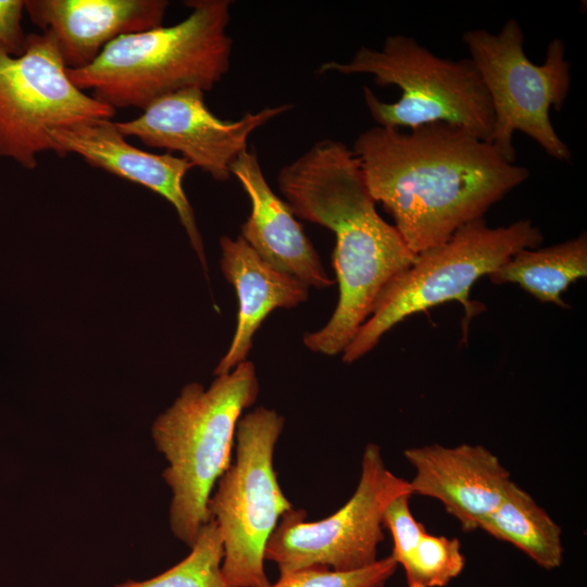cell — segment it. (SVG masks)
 <instances>
[{
  "instance_id": "cell-1",
  "label": "cell",
  "mask_w": 587,
  "mask_h": 587,
  "mask_svg": "<svg viewBox=\"0 0 587 587\" xmlns=\"http://www.w3.org/2000/svg\"><path fill=\"white\" fill-rule=\"evenodd\" d=\"M352 152L372 198L416 255L483 218L529 176L491 142L445 123L408 132L377 125L357 137Z\"/></svg>"
},
{
  "instance_id": "cell-2",
  "label": "cell",
  "mask_w": 587,
  "mask_h": 587,
  "mask_svg": "<svg viewBox=\"0 0 587 587\" xmlns=\"http://www.w3.org/2000/svg\"><path fill=\"white\" fill-rule=\"evenodd\" d=\"M278 188L294 214L336 236L337 307L324 327L303 336L313 352L344 351L396 275L415 261L395 225L378 214L359 160L344 142L324 139L280 168Z\"/></svg>"
},
{
  "instance_id": "cell-3",
  "label": "cell",
  "mask_w": 587,
  "mask_h": 587,
  "mask_svg": "<svg viewBox=\"0 0 587 587\" xmlns=\"http://www.w3.org/2000/svg\"><path fill=\"white\" fill-rule=\"evenodd\" d=\"M229 0L185 1L190 14L173 26L123 35L79 70L72 83L98 101L143 110L186 88L210 91L228 72L233 39L227 34Z\"/></svg>"
},
{
  "instance_id": "cell-4",
  "label": "cell",
  "mask_w": 587,
  "mask_h": 587,
  "mask_svg": "<svg viewBox=\"0 0 587 587\" xmlns=\"http://www.w3.org/2000/svg\"><path fill=\"white\" fill-rule=\"evenodd\" d=\"M258 395L254 364L246 360L217 375L207 389L199 383L186 385L152 424L154 445L167 462L162 477L172 491L170 528L189 547L211 520L209 498L232 463L241 413Z\"/></svg>"
},
{
  "instance_id": "cell-5",
  "label": "cell",
  "mask_w": 587,
  "mask_h": 587,
  "mask_svg": "<svg viewBox=\"0 0 587 587\" xmlns=\"http://www.w3.org/2000/svg\"><path fill=\"white\" fill-rule=\"evenodd\" d=\"M317 72L371 74L376 85L399 87L401 97L391 103L363 88L364 102L378 126L412 129L445 123L490 142L492 105L470 58H441L413 37L397 34L388 36L380 49L362 47L349 62H326Z\"/></svg>"
},
{
  "instance_id": "cell-6",
  "label": "cell",
  "mask_w": 587,
  "mask_h": 587,
  "mask_svg": "<svg viewBox=\"0 0 587 587\" xmlns=\"http://www.w3.org/2000/svg\"><path fill=\"white\" fill-rule=\"evenodd\" d=\"M542 239L529 220L496 228L484 218L463 225L447 241L419 253L412 265L385 285L370 316L341 352L342 361L354 362L405 317L448 301L461 302L471 319L478 312L469 301L474 283L517 251L538 248Z\"/></svg>"
},
{
  "instance_id": "cell-7",
  "label": "cell",
  "mask_w": 587,
  "mask_h": 587,
  "mask_svg": "<svg viewBox=\"0 0 587 587\" xmlns=\"http://www.w3.org/2000/svg\"><path fill=\"white\" fill-rule=\"evenodd\" d=\"M284 417L255 408L238 421L236 459L216 482L208 510L223 542L222 574L228 587H267L266 542L282 515L291 510L273 458Z\"/></svg>"
},
{
  "instance_id": "cell-8",
  "label": "cell",
  "mask_w": 587,
  "mask_h": 587,
  "mask_svg": "<svg viewBox=\"0 0 587 587\" xmlns=\"http://www.w3.org/2000/svg\"><path fill=\"white\" fill-rule=\"evenodd\" d=\"M462 40L491 101L490 142L495 148L514 163L513 134L522 132L551 158L569 162L572 152L550 120L551 108L558 111L563 108L571 87L564 42L553 38L544 63L538 65L527 58L524 33L514 18L508 20L497 34L471 29L463 34Z\"/></svg>"
},
{
  "instance_id": "cell-9",
  "label": "cell",
  "mask_w": 587,
  "mask_h": 587,
  "mask_svg": "<svg viewBox=\"0 0 587 587\" xmlns=\"http://www.w3.org/2000/svg\"><path fill=\"white\" fill-rule=\"evenodd\" d=\"M412 495L409 480L389 471L380 448L366 445L361 474L351 498L334 514L305 522V511L285 512L270 536L265 561L274 562L279 576L308 567L354 571L378 560L384 541V514L401 495ZM413 496V495H412Z\"/></svg>"
},
{
  "instance_id": "cell-10",
  "label": "cell",
  "mask_w": 587,
  "mask_h": 587,
  "mask_svg": "<svg viewBox=\"0 0 587 587\" xmlns=\"http://www.w3.org/2000/svg\"><path fill=\"white\" fill-rule=\"evenodd\" d=\"M115 113L72 83L48 34H28L20 55L0 50L1 158L34 170L41 153L53 151L52 130Z\"/></svg>"
},
{
  "instance_id": "cell-11",
  "label": "cell",
  "mask_w": 587,
  "mask_h": 587,
  "mask_svg": "<svg viewBox=\"0 0 587 587\" xmlns=\"http://www.w3.org/2000/svg\"><path fill=\"white\" fill-rule=\"evenodd\" d=\"M291 108L267 107L226 121L211 112L203 90L186 88L153 101L139 116L115 122V126L124 137L137 138L148 147L179 152L193 167L224 182L230 178L234 161L248 149L249 136Z\"/></svg>"
},
{
  "instance_id": "cell-12",
  "label": "cell",
  "mask_w": 587,
  "mask_h": 587,
  "mask_svg": "<svg viewBox=\"0 0 587 587\" xmlns=\"http://www.w3.org/2000/svg\"><path fill=\"white\" fill-rule=\"evenodd\" d=\"M51 137L58 155L77 154L89 165L141 185L172 203L207 273L202 237L183 188L185 175L193 168L190 162L170 152L151 153L130 145L109 118L54 129Z\"/></svg>"
},
{
  "instance_id": "cell-13",
  "label": "cell",
  "mask_w": 587,
  "mask_h": 587,
  "mask_svg": "<svg viewBox=\"0 0 587 587\" xmlns=\"http://www.w3.org/2000/svg\"><path fill=\"white\" fill-rule=\"evenodd\" d=\"M403 455L414 469L412 495L439 501L463 532L479 529L512 480L499 458L482 445L433 444L405 449Z\"/></svg>"
},
{
  "instance_id": "cell-14",
  "label": "cell",
  "mask_w": 587,
  "mask_h": 587,
  "mask_svg": "<svg viewBox=\"0 0 587 587\" xmlns=\"http://www.w3.org/2000/svg\"><path fill=\"white\" fill-rule=\"evenodd\" d=\"M166 0H25V13L54 41L66 70L92 63L116 38L162 26Z\"/></svg>"
},
{
  "instance_id": "cell-15",
  "label": "cell",
  "mask_w": 587,
  "mask_h": 587,
  "mask_svg": "<svg viewBox=\"0 0 587 587\" xmlns=\"http://www.w3.org/2000/svg\"><path fill=\"white\" fill-rule=\"evenodd\" d=\"M251 203L241 226V237L274 268L308 287L327 288L334 280L326 274L313 245L295 218L289 204L266 182L254 150L246 149L230 166Z\"/></svg>"
},
{
  "instance_id": "cell-16",
  "label": "cell",
  "mask_w": 587,
  "mask_h": 587,
  "mask_svg": "<svg viewBox=\"0 0 587 587\" xmlns=\"http://www.w3.org/2000/svg\"><path fill=\"white\" fill-rule=\"evenodd\" d=\"M221 268L238 297L237 326L230 346L214 370L222 375L246 361L252 338L276 308H295L304 302L309 287L298 278L265 262L241 237L220 240Z\"/></svg>"
},
{
  "instance_id": "cell-17",
  "label": "cell",
  "mask_w": 587,
  "mask_h": 587,
  "mask_svg": "<svg viewBox=\"0 0 587 587\" xmlns=\"http://www.w3.org/2000/svg\"><path fill=\"white\" fill-rule=\"evenodd\" d=\"M479 529L509 542L544 570L558 569L563 561L562 530L549 513L511 480L497 508Z\"/></svg>"
},
{
  "instance_id": "cell-18",
  "label": "cell",
  "mask_w": 587,
  "mask_h": 587,
  "mask_svg": "<svg viewBox=\"0 0 587 587\" xmlns=\"http://www.w3.org/2000/svg\"><path fill=\"white\" fill-rule=\"evenodd\" d=\"M488 276L494 284H517L541 302L566 308L561 294L587 276V234L542 249L520 250Z\"/></svg>"
},
{
  "instance_id": "cell-19",
  "label": "cell",
  "mask_w": 587,
  "mask_h": 587,
  "mask_svg": "<svg viewBox=\"0 0 587 587\" xmlns=\"http://www.w3.org/2000/svg\"><path fill=\"white\" fill-rule=\"evenodd\" d=\"M190 553L163 573L145 580H126L114 587H228L222 574L223 542L216 523L200 529Z\"/></svg>"
},
{
  "instance_id": "cell-20",
  "label": "cell",
  "mask_w": 587,
  "mask_h": 587,
  "mask_svg": "<svg viewBox=\"0 0 587 587\" xmlns=\"http://www.w3.org/2000/svg\"><path fill=\"white\" fill-rule=\"evenodd\" d=\"M399 565L408 587H445L463 572L465 557L458 538L426 532Z\"/></svg>"
},
{
  "instance_id": "cell-21",
  "label": "cell",
  "mask_w": 587,
  "mask_h": 587,
  "mask_svg": "<svg viewBox=\"0 0 587 587\" xmlns=\"http://www.w3.org/2000/svg\"><path fill=\"white\" fill-rule=\"evenodd\" d=\"M398 566L396 560L388 555L354 571L308 567L279 576L267 587H385Z\"/></svg>"
},
{
  "instance_id": "cell-22",
  "label": "cell",
  "mask_w": 587,
  "mask_h": 587,
  "mask_svg": "<svg viewBox=\"0 0 587 587\" xmlns=\"http://www.w3.org/2000/svg\"><path fill=\"white\" fill-rule=\"evenodd\" d=\"M411 496L410 494H405L394 499L384 514V527L390 532L394 541L390 555L396 560L398 565L415 548L422 536L427 532L412 514L410 509Z\"/></svg>"
},
{
  "instance_id": "cell-23",
  "label": "cell",
  "mask_w": 587,
  "mask_h": 587,
  "mask_svg": "<svg viewBox=\"0 0 587 587\" xmlns=\"http://www.w3.org/2000/svg\"><path fill=\"white\" fill-rule=\"evenodd\" d=\"M24 13L25 0H0V50L11 55L22 54L27 43Z\"/></svg>"
}]
</instances>
